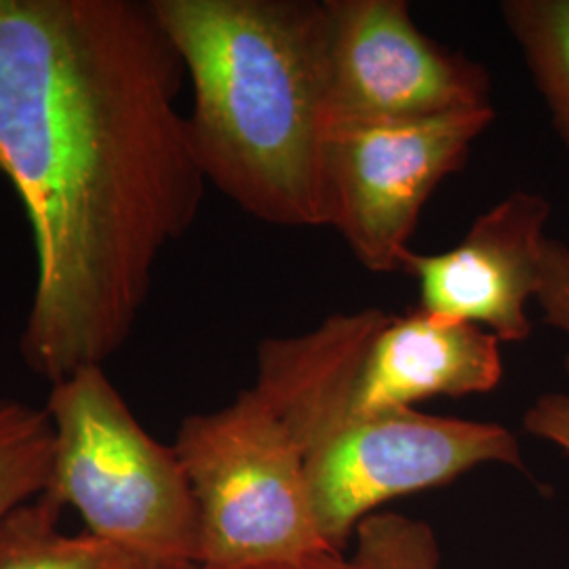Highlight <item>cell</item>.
Here are the masks:
<instances>
[{
  "label": "cell",
  "mask_w": 569,
  "mask_h": 569,
  "mask_svg": "<svg viewBox=\"0 0 569 569\" xmlns=\"http://www.w3.org/2000/svg\"><path fill=\"white\" fill-rule=\"evenodd\" d=\"M173 449L197 505L199 568H258L333 549L310 505L305 451L253 388L186 416Z\"/></svg>",
  "instance_id": "4"
},
{
  "label": "cell",
  "mask_w": 569,
  "mask_h": 569,
  "mask_svg": "<svg viewBox=\"0 0 569 569\" xmlns=\"http://www.w3.org/2000/svg\"><path fill=\"white\" fill-rule=\"evenodd\" d=\"M536 305L542 310L545 323L569 340V244L563 241H547L542 284ZM563 366L569 376V352Z\"/></svg>",
  "instance_id": "14"
},
{
  "label": "cell",
  "mask_w": 569,
  "mask_h": 569,
  "mask_svg": "<svg viewBox=\"0 0 569 569\" xmlns=\"http://www.w3.org/2000/svg\"><path fill=\"white\" fill-rule=\"evenodd\" d=\"M526 432L569 453V395L545 392L523 413Z\"/></svg>",
  "instance_id": "15"
},
{
  "label": "cell",
  "mask_w": 569,
  "mask_h": 569,
  "mask_svg": "<svg viewBox=\"0 0 569 569\" xmlns=\"http://www.w3.org/2000/svg\"><path fill=\"white\" fill-rule=\"evenodd\" d=\"M486 465L526 472L512 430L420 409L350 420L305 453L310 505L323 538L338 550L382 505L448 486Z\"/></svg>",
  "instance_id": "6"
},
{
  "label": "cell",
  "mask_w": 569,
  "mask_h": 569,
  "mask_svg": "<svg viewBox=\"0 0 569 569\" xmlns=\"http://www.w3.org/2000/svg\"><path fill=\"white\" fill-rule=\"evenodd\" d=\"M249 569H355L350 559H346L342 550L329 549L300 557V559H291V561H279V563H266L258 568Z\"/></svg>",
  "instance_id": "16"
},
{
  "label": "cell",
  "mask_w": 569,
  "mask_h": 569,
  "mask_svg": "<svg viewBox=\"0 0 569 569\" xmlns=\"http://www.w3.org/2000/svg\"><path fill=\"white\" fill-rule=\"evenodd\" d=\"M550 213L547 197L515 190L483 211L448 251L418 253L409 247L401 270L418 283L420 308L483 327L500 342L528 340Z\"/></svg>",
  "instance_id": "9"
},
{
  "label": "cell",
  "mask_w": 569,
  "mask_h": 569,
  "mask_svg": "<svg viewBox=\"0 0 569 569\" xmlns=\"http://www.w3.org/2000/svg\"><path fill=\"white\" fill-rule=\"evenodd\" d=\"M323 7L331 127L493 106L488 68L430 39L406 0H323Z\"/></svg>",
  "instance_id": "8"
},
{
  "label": "cell",
  "mask_w": 569,
  "mask_h": 569,
  "mask_svg": "<svg viewBox=\"0 0 569 569\" xmlns=\"http://www.w3.org/2000/svg\"><path fill=\"white\" fill-rule=\"evenodd\" d=\"M502 376L500 340L483 327L422 308L340 312L317 390L321 439L357 418L486 395Z\"/></svg>",
  "instance_id": "7"
},
{
  "label": "cell",
  "mask_w": 569,
  "mask_h": 569,
  "mask_svg": "<svg viewBox=\"0 0 569 569\" xmlns=\"http://www.w3.org/2000/svg\"><path fill=\"white\" fill-rule=\"evenodd\" d=\"M355 569H441V550L428 523L399 512H376L355 529Z\"/></svg>",
  "instance_id": "13"
},
{
  "label": "cell",
  "mask_w": 569,
  "mask_h": 569,
  "mask_svg": "<svg viewBox=\"0 0 569 569\" xmlns=\"http://www.w3.org/2000/svg\"><path fill=\"white\" fill-rule=\"evenodd\" d=\"M493 119L496 108L486 106L411 121L333 124L326 148V228L367 270H401L428 199L462 169Z\"/></svg>",
  "instance_id": "5"
},
{
  "label": "cell",
  "mask_w": 569,
  "mask_h": 569,
  "mask_svg": "<svg viewBox=\"0 0 569 569\" xmlns=\"http://www.w3.org/2000/svg\"><path fill=\"white\" fill-rule=\"evenodd\" d=\"M53 462V425L44 409L0 399V521L41 496Z\"/></svg>",
  "instance_id": "12"
},
{
  "label": "cell",
  "mask_w": 569,
  "mask_h": 569,
  "mask_svg": "<svg viewBox=\"0 0 569 569\" xmlns=\"http://www.w3.org/2000/svg\"><path fill=\"white\" fill-rule=\"evenodd\" d=\"M176 569H201L199 566H183V568H176Z\"/></svg>",
  "instance_id": "17"
},
{
  "label": "cell",
  "mask_w": 569,
  "mask_h": 569,
  "mask_svg": "<svg viewBox=\"0 0 569 569\" xmlns=\"http://www.w3.org/2000/svg\"><path fill=\"white\" fill-rule=\"evenodd\" d=\"M61 507L41 493L0 521V569H176L108 545L91 533H63Z\"/></svg>",
  "instance_id": "10"
},
{
  "label": "cell",
  "mask_w": 569,
  "mask_h": 569,
  "mask_svg": "<svg viewBox=\"0 0 569 569\" xmlns=\"http://www.w3.org/2000/svg\"><path fill=\"white\" fill-rule=\"evenodd\" d=\"M192 89L204 180L247 216L326 228L323 0H150Z\"/></svg>",
  "instance_id": "2"
},
{
  "label": "cell",
  "mask_w": 569,
  "mask_h": 569,
  "mask_svg": "<svg viewBox=\"0 0 569 569\" xmlns=\"http://www.w3.org/2000/svg\"><path fill=\"white\" fill-rule=\"evenodd\" d=\"M44 411L53 462L42 493L108 545L163 568L197 566V505L180 458L140 425L103 366L51 385Z\"/></svg>",
  "instance_id": "3"
},
{
  "label": "cell",
  "mask_w": 569,
  "mask_h": 569,
  "mask_svg": "<svg viewBox=\"0 0 569 569\" xmlns=\"http://www.w3.org/2000/svg\"><path fill=\"white\" fill-rule=\"evenodd\" d=\"M186 81L150 0H0V173L37 256L20 355L49 385L127 345L199 218Z\"/></svg>",
  "instance_id": "1"
},
{
  "label": "cell",
  "mask_w": 569,
  "mask_h": 569,
  "mask_svg": "<svg viewBox=\"0 0 569 569\" xmlns=\"http://www.w3.org/2000/svg\"><path fill=\"white\" fill-rule=\"evenodd\" d=\"M500 16L569 148V0H505Z\"/></svg>",
  "instance_id": "11"
}]
</instances>
